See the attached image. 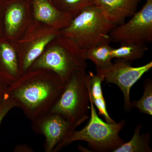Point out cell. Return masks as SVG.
Returning a JSON list of instances; mask_svg holds the SVG:
<instances>
[{"label": "cell", "mask_w": 152, "mask_h": 152, "mask_svg": "<svg viewBox=\"0 0 152 152\" xmlns=\"http://www.w3.org/2000/svg\"><path fill=\"white\" fill-rule=\"evenodd\" d=\"M66 82L52 71L29 70L9 85L7 94L33 121L48 113L59 99Z\"/></svg>", "instance_id": "1"}, {"label": "cell", "mask_w": 152, "mask_h": 152, "mask_svg": "<svg viewBox=\"0 0 152 152\" xmlns=\"http://www.w3.org/2000/svg\"><path fill=\"white\" fill-rule=\"evenodd\" d=\"M84 53L73 41L60 34L49 43L29 70H49L66 82L76 71L86 69Z\"/></svg>", "instance_id": "2"}, {"label": "cell", "mask_w": 152, "mask_h": 152, "mask_svg": "<svg viewBox=\"0 0 152 152\" xmlns=\"http://www.w3.org/2000/svg\"><path fill=\"white\" fill-rule=\"evenodd\" d=\"M116 26L94 4L74 17L60 33L85 50L97 44L110 42L109 34Z\"/></svg>", "instance_id": "3"}, {"label": "cell", "mask_w": 152, "mask_h": 152, "mask_svg": "<svg viewBox=\"0 0 152 152\" xmlns=\"http://www.w3.org/2000/svg\"><path fill=\"white\" fill-rule=\"evenodd\" d=\"M89 99L88 122L82 129L74 131L60 146L58 152L74 142L83 141L87 142L89 148L94 151L113 152L126 142L119 135L120 132L126 124L125 120L115 123L104 122L98 115L90 95Z\"/></svg>", "instance_id": "4"}, {"label": "cell", "mask_w": 152, "mask_h": 152, "mask_svg": "<svg viewBox=\"0 0 152 152\" xmlns=\"http://www.w3.org/2000/svg\"><path fill=\"white\" fill-rule=\"evenodd\" d=\"M86 69L76 71L66 82L61 96L50 112L58 113L81 124L88 119L90 110Z\"/></svg>", "instance_id": "5"}, {"label": "cell", "mask_w": 152, "mask_h": 152, "mask_svg": "<svg viewBox=\"0 0 152 152\" xmlns=\"http://www.w3.org/2000/svg\"><path fill=\"white\" fill-rule=\"evenodd\" d=\"M60 34V31L31 23L23 37L13 41L18 55L22 75L30 69L49 43Z\"/></svg>", "instance_id": "6"}, {"label": "cell", "mask_w": 152, "mask_h": 152, "mask_svg": "<svg viewBox=\"0 0 152 152\" xmlns=\"http://www.w3.org/2000/svg\"><path fill=\"white\" fill-rule=\"evenodd\" d=\"M111 42L147 45L152 42V0L126 23L116 26L109 34Z\"/></svg>", "instance_id": "7"}, {"label": "cell", "mask_w": 152, "mask_h": 152, "mask_svg": "<svg viewBox=\"0 0 152 152\" xmlns=\"http://www.w3.org/2000/svg\"><path fill=\"white\" fill-rule=\"evenodd\" d=\"M79 126L63 115L51 112L32 121L33 132L45 137L46 152H58L60 146Z\"/></svg>", "instance_id": "8"}, {"label": "cell", "mask_w": 152, "mask_h": 152, "mask_svg": "<svg viewBox=\"0 0 152 152\" xmlns=\"http://www.w3.org/2000/svg\"><path fill=\"white\" fill-rule=\"evenodd\" d=\"M152 68V62L138 67H133L130 62L118 59L108 67L96 70L104 81L117 85L122 92L124 98V108L126 111L132 108L130 97L131 88Z\"/></svg>", "instance_id": "9"}, {"label": "cell", "mask_w": 152, "mask_h": 152, "mask_svg": "<svg viewBox=\"0 0 152 152\" xmlns=\"http://www.w3.org/2000/svg\"><path fill=\"white\" fill-rule=\"evenodd\" d=\"M31 23L30 1L12 0L5 3L3 15V37L14 41L23 37Z\"/></svg>", "instance_id": "10"}, {"label": "cell", "mask_w": 152, "mask_h": 152, "mask_svg": "<svg viewBox=\"0 0 152 152\" xmlns=\"http://www.w3.org/2000/svg\"><path fill=\"white\" fill-rule=\"evenodd\" d=\"M31 23L40 26L61 30L70 23L74 17L59 10L49 0H31Z\"/></svg>", "instance_id": "11"}, {"label": "cell", "mask_w": 152, "mask_h": 152, "mask_svg": "<svg viewBox=\"0 0 152 152\" xmlns=\"http://www.w3.org/2000/svg\"><path fill=\"white\" fill-rule=\"evenodd\" d=\"M0 75L9 85L22 75L15 44L4 37H0Z\"/></svg>", "instance_id": "12"}, {"label": "cell", "mask_w": 152, "mask_h": 152, "mask_svg": "<svg viewBox=\"0 0 152 152\" xmlns=\"http://www.w3.org/2000/svg\"><path fill=\"white\" fill-rule=\"evenodd\" d=\"M105 16L116 26L122 24L132 16L141 0H93Z\"/></svg>", "instance_id": "13"}, {"label": "cell", "mask_w": 152, "mask_h": 152, "mask_svg": "<svg viewBox=\"0 0 152 152\" xmlns=\"http://www.w3.org/2000/svg\"><path fill=\"white\" fill-rule=\"evenodd\" d=\"M104 81L103 78L99 74H95L91 72L87 74V85L90 96L99 115L104 117L106 122L115 123L116 122L111 118L107 110L102 88V83Z\"/></svg>", "instance_id": "14"}, {"label": "cell", "mask_w": 152, "mask_h": 152, "mask_svg": "<svg viewBox=\"0 0 152 152\" xmlns=\"http://www.w3.org/2000/svg\"><path fill=\"white\" fill-rule=\"evenodd\" d=\"M113 48L110 43H102L84 50V56L86 60H91L95 64L96 70L103 69L113 64L111 56Z\"/></svg>", "instance_id": "15"}, {"label": "cell", "mask_w": 152, "mask_h": 152, "mask_svg": "<svg viewBox=\"0 0 152 152\" xmlns=\"http://www.w3.org/2000/svg\"><path fill=\"white\" fill-rule=\"evenodd\" d=\"M142 125L136 126L132 137L129 141L125 142L116 149L113 152H151L150 134L149 132L141 134Z\"/></svg>", "instance_id": "16"}, {"label": "cell", "mask_w": 152, "mask_h": 152, "mask_svg": "<svg viewBox=\"0 0 152 152\" xmlns=\"http://www.w3.org/2000/svg\"><path fill=\"white\" fill-rule=\"evenodd\" d=\"M148 50L146 45L129 43L121 44L120 47L112 49L113 58L121 59L131 62L142 58Z\"/></svg>", "instance_id": "17"}, {"label": "cell", "mask_w": 152, "mask_h": 152, "mask_svg": "<svg viewBox=\"0 0 152 152\" xmlns=\"http://www.w3.org/2000/svg\"><path fill=\"white\" fill-rule=\"evenodd\" d=\"M51 3L59 10L75 17L81 11L94 4L92 0H50Z\"/></svg>", "instance_id": "18"}, {"label": "cell", "mask_w": 152, "mask_h": 152, "mask_svg": "<svg viewBox=\"0 0 152 152\" xmlns=\"http://www.w3.org/2000/svg\"><path fill=\"white\" fill-rule=\"evenodd\" d=\"M132 108H136L141 113L152 116V81L146 79L144 82L143 94L138 101L131 102Z\"/></svg>", "instance_id": "19"}, {"label": "cell", "mask_w": 152, "mask_h": 152, "mask_svg": "<svg viewBox=\"0 0 152 152\" xmlns=\"http://www.w3.org/2000/svg\"><path fill=\"white\" fill-rule=\"evenodd\" d=\"M15 107H19L18 104L14 99L6 94L0 104V127L2 122L7 114Z\"/></svg>", "instance_id": "20"}, {"label": "cell", "mask_w": 152, "mask_h": 152, "mask_svg": "<svg viewBox=\"0 0 152 152\" xmlns=\"http://www.w3.org/2000/svg\"><path fill=\"white\" fill-rule=\"evenodd\" d=\"M9 84L0 75V104L7 94Z\"/></svg>", "instance_id": "21"}, {"label": "cell", "mask_w": 152, "mask_h": 152, "mask_svg": "<svg viewBox=\"0 0 152 152\" xmlns=\"http://www.w3.org/2000/svg\"><path fill=\"white\" fill-rule=\"evenodd\" d=\"M5 3L0 0V37H3V15Z\"/></svg>", "instance_id": "22"}, {"label": "cell", "mask_w": 152, "mask_h": 152, "mask_svg": "<svg viewBox=\"0 0 152 152\" xmlns=\"http://www.w3.org/2000/svg\"><path fill=\"white\" fill-rule=\"evenodd\" d=\"M32 149L26 145H19L15 147L14 151L17 152H31Z\"/></svg>", "instance_id": "23"}, {"label": "cell", "mask_w": 152, "mask_h": 152, "mask_svg": "<svg viewBox=\"0 0 152 152\" xmlns=\"http://www.w3.org/2000/svg\"><path fill=\"white\" fill-rule=\"evenodd\" d=\"M3 1L4 3L8 2L10 1H12V0H2Z\"/></svg>", "instance_id": "24"}, {"label": "cell", "mask_w": 152, "mask_h": 152, "mask_svg": "<svg viewBox=\"0 0 152 152\" xmlns=\"http://www.w3.org/2000/svg\"><path fill=\"white\" fill-rule=\"evenodd\" d=\"M28 1H30H30H31V0H28Z\"/></svg>", "instance_id": "25"}, {"label": "cell", "mask_w": 152, "mask_h": 152, "mask_svg": "<svg viewBox=\"0 0 152 152\" xmlns=\"http://www.w3.org/2000/svg\"><path fill=\"white\" fill-rule=\"evenodd\" d=\"M49 1H50V0H49Z\"/></svg>", "instance_id": "26"}, {"label": "cell", "mask_w": 152, "mask_h": 152, "mask_svg": "<svg viewBox=\"0 0 152 152\" xmlns=\"http://www.w3.org/2000/svg\"><path fill=\"white\" fill-rule=\"evenodd\" d=\"M92 1H93V0H92Z\"/></svg>", "instance_id": "27"}]
</instances>
